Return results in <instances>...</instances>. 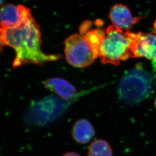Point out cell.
<instances>
[{"mask_svg":"<svg viewBox=\"0 0 156 156\" xmlns=\"http://www.w3.org/2000/svg\"><path fill=\"white\" fill-rule=\"evenodd\" d=\"M0 37L4 45L15 50V59L12 64L14 68L27 64L43 65L61 57L59 55L45 54L42 51L40 28L30 9L27 7L18 24L7 27L0 24Z\"/></svg>","mask_w":156,"mask_h":156,"instance_id":"obj_1","label":"cell"},{"mask_svg":"<svg viewBox=\"0 0 156 156\" xmlns=\"http://www.w3.org/2000/svg\"><path fill=\"white\" fill-rule=\"evenodd\" d=\"M130 32H123L116 26L107 28L99 47L98 56L103 64L118 66L120 62L133 58Z\"/></svg>","mask_w":156,"mask_h":156,"instance_id":"obj_2","label":"cell"},{"mask_svg":"<svg viewBox=\"0 0 156 156\" xmlns=\"http://www.w3.org/2000/svg\"><path fill=\"white\" fill-rule=\"evenodd\" d=\"M152 81V75L140 65L127 71L119 86L120 99L130 105L141 102L150 93Z\"/></svg>","mask_w":156,"mask_h":156,"instance_id":"obj_3","label":"cell"},{"mask_svg":"<svg viewBox=\"0 0 156 156\" xmlns=\"http://www.w3.org/2000/svg\"><path fill=\"white\" fill-rule=\"evenodd\" d=\"M154 29H155V32H154V33L156 34V21H155V23H154Z\"/></svg>","mask_w":156,"mask_h":156,"instance_id":"obj_16","label":"cell"},{"mask_svg":"<svg viewBox=\"0 0 156 156\" xmlns=\"http://www.w3.org/2000/svg\"><path fill=\"white\" fill-rule=\"evenodd\" d=\"M105 35V32L104 30L101 29H96L94 30H89L84 36H82L88 42L98 57L99 47Z\"/></svg>","mask_w":156,"mask_h":156,"instance_id":"obj_12","label":"cell"},{"mask_svg":"<svg viewBox=\"0 0 156 156\" xmlns=\"http://www.w3.org/2000/svg\"><path fill=\"white\" fill-rule=\"evenodd\" d=\"M62 156H81L79 154L77 153L76 152H68V153H65V154H63V155Z\"/></svg>","mask_w":156,"mask_h":156,"instance_id":"obj_14","label":"cell"},{"mask_svg":"<svg viewBox=\"0 0 156 156\" xmlns=\"http://www.w3.org/2000/svg\"><path fill=\"white\" fill-rule=\"evenodd\" d=\"M109 16L114 26L122 30L130 29L139 20V18H134L130 11L126 6L120 4H116L112 7Z\"/></svg>","mask_w":156,"mask_h":156,"instance_id":"obj_7","label":"cell"},{"mask_svg":"<svg viewBox=\"0 0 156 156\" xmlns=\"http://www.w3.org/2000/svg\"><path fill=\"white\" fill-rule=\"evenodd\" d=\"M113 152L110 144L106 140H98L90 144L88 156H113Z\"/></svg>","mask_w":156,"mask_h":156,"instance_id":"obj_11","label":"cell"},{"mask_svg":"<svg viewBox=\"0 0 156 156\" xmlns=\"http://www.w3.org/2000/svg\"><path fill=\"white\" fill-rule=\"evenodd\" d=\"M26 6L7 4L0 7V24L13 27L21 21Z\"/></svg>","mask_w":156,"mask_h":156,"instance_id":"obj_9","label":"cell"},{"mask_svg":"<svg viewBox=\"0 0 156 156\" xmlns=\"http://www.w3.org/2000/svg\"><path fill=\"white\" fill-rule=\"evenodd\" d=\"M65 52L67 62L76 68L88 66L98 57L84 37L79 34L71 35L66 39Z\"/></svg>","mask_w":156,"mask_h":156,"instance_id":"obj_5","label":"cell"},{"mask_svg":"<svg viewBox=\"0 0 156 156\" xmlns=\"http://www.w3.org/2000/svg\"><path fill=\"white\" fill-rule=\"evenodd\" d=\"M133 57H144L152 61L156 70V35L130 32Z\"/></svg>","mask_w":156,"mask_h":156,"instance_id":"obj_6","label":"cell"},{"mask_svg":"<svg viewBox=\"0 0 156 156\" xmlns=\"http://www.w3.org/2000/svg\"><path fill=\"white\" fill-rule=\"evenodd\" d=\"M91 26V23L90 21H86L83 23L80 27V35L84 36L86 33L89 31V29Z\"/></svg>","mask_w":156,"mask_h":156,"instance_id":"obj_13","label":"cell"},{"mask_svg":"<svg viewBox=\"0 0 156 156\" xmlns=\"http://www.w3.org/2000/svg\"><path fill=\"white\" fill-rule=\"evenodd\" d=\"M155 107H156V100H155Z\"/></svg>","mask_w":156,"mask_h":156,"instance_id":"obj_18","label":"cell"},{"mask_svg":"<svg viewBox=\"0 0 156 156\" xmlns=\"http://www.w3.org/2000/svg\"><path fill=\"white\" fill-rule=\"evenodd\" d=\"M44 86L67 101L74 99L77 95L75 87L62 78H53L46 80L44 82Z\"/></svg>","mask_w":156,"mask_h":156,"instance_id":"obj_8","label":"cell"},{"mask_svg":"<svg viewBox=\"0 0 156 156\" xmlns=\"http://www.w3.org/2000/svg\"><path fill=\"white\" fill-rule=\"evenodd\" d=\"M4 46V45L3 44V43H2V42L1 39V37H0V54H1V53L2 50H3Z\"/></svg>","mask_w":156,"mask_h":156,"instance_id":"obj_15","label":"cell"},{"mask_svg":"<svg viewBox=\"0 0 156 156\" xmlns=\"http://www.w3.org/2000/svg\"><path fill=\"white\" fill-rule=\"evenodd\" d=\"M70 104L71 101H62L55 96H46L30 104L25 119L32 126H46L62 116Z\"/></svg>","mask_w":156,"mask_h":156,"instance_id":"obj_4","label":"cell"},{"mask_svg":"<svg viewBox=\"0 0 156 156\" xmlns=\"http://www.w3.org/2000/svg\"><path fill=\"white\" fill-rule=\"evenodd\" d=\"M2 2H3V0H0V6H1L2 4Z\"/></svg>","mask_w":156,"mask_h":156,"instance_id":"obj_17","label":"cell"},{"mask_svg":"<svg viewBox=\"0 0 156 156\" xmlns=\"http://www.w3.org/2000/svg\"><path fill=\"white\" fill-rule=\"evenodd\" d=\"M72 136L77 143L86 144L89 143L95 135V130L87 120H78L74 125L72 131Z\"/></svg>","mask_w":156,"mask_h":156,"instance_id":"obj_10","label":"cell"}]
</instances>
